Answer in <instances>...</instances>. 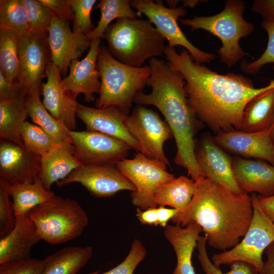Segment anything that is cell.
I'll return each instance as SVG.
<instances>
[{
	"label": "cell",
	"mask_w": 274,
	"mask_h": 274,
	"mask_svg": "<svg viewBox=\"0 0 274 274\" xmlns=\"http://www.w3.org/2000/svg\"><path fill=\"white\" fill-rule=\"evenodd\" d=\"M170 66L185 81L188 104L197 117L216 133L240 130L244 109L255 96L274 88L269 83L256 88L242 75H221L196 62L183 49L178 53L166 46L164 53Z\"/></svg>",
	"instance_id": "obj_1"
},
{
	"label": "cell",
	"mask_w": 274,
	"mask_h": 274,
	"mask_svg": "<svg viewBox=\"0 0 274 274\" xmlns=\"http://www.w3.org/2000/svg\"><path fill=\"white\" fill-rule=\"evenodd\" d=\"M196 190L187 208L171 221L186 227L196 224L214 249L225 251L241 241L252 219L251 196L236 194L207 177L195 181Z\"/></svg>",
	"instance_id": "obj_2"
},
{
	"label": "cell",
	"mask_w": 274,
	"mask_h": 274,
	"mask_svg": "<svg viewBox=\"0 0 274 274\" xmlns=\"http://www.w3.org/2000/svg\"><path fill=\"white\" fill-rule=\"evenodd\" d=\"M149 66L151 75L146 85L152 90L148 94L138 92L133 102L141 106L152 105L159 110L175 140V163L186 168L194 181L206 177L195 158L194 136L198 120L188 104L183 77L163 59L152 58Z\"/></svg>",
	"instance_id": "obj_3"
},
{
	"label": "cell",
	"mask_w": 274,
	"mask_h": 274,
	"mask_svg": "<svg viewBox=\"0 0 274 274\" xmlns=\"http://www.w3.org/2000/svg\"><path fill=\"white\" fill-rule=\"evenodd\" d=\"M104 38L115 59L135 67L149 58L161 56L166 47L164 38L148 19H118L108 27Z\"/></svg>",
	"instance_id": "obj_4"
},
{
	"label": "cell",
	"mask_w": 274,
	"mask_h": 274,
	"mask_svg": "<svg viewBox=\"0 0 274 274\" xmlns=\"http://www.w3.org/2000/svg\"><path fill=\"white\" fill-rule=\"evenodd\" d=\"M100 89L96 108H118L129 115L135 95L142 91L151 75L148 65L140 67L125 64L115 59L107 47L100 46L96 62Z\"/></svg>",
	"instance_id": "obj_5"
},
{
	"label": "cell",
	"mask_w": 274,
	"mask_h": 274,
	"mask_svg": "<svg viewBox=\"0 0 274 274\" xmlns=\"http://www.w3.org/2000/svg\"><path fill=\"white\" fill-rule=\"evenodd\" d=\"M220 13L211 16H195L179 20L181 24L190 27L191 31L203 29L219 38L222 46L217 51L221 61L231 68L246 55L239 45L241 38L254 31V25L243 17L245 2L242 0H226Z\"/></svg>",
	"instance_id": "obj_6"
},
{
	"label": "cell",
	"mask_w": 274,
	"mask_h": 274,
	"mask_svg": "<svg viewBox=\"0 0 274 274\" xmlns=\"http://www.w3.org/2000/svg\"><path fill=\"white\" fill-rule=\"evenodd\" d=\"M27 215L41 239L51 245L64 243L80 236L89 222L86 213L76 200L56 195Z\"/></svg>",
	"instance_id": "obj_7"
},
{
	"label": "cell",
	"mask_w": 274,
	"mask_h": 274,
	"mask_svg": "<svg viewBox=\"0 0 274 274\" xmlns=\"http://www.w3.org/2000/svg\"><path fill=\"white\" fill-rule=\"evenodd\" d=\"M251 197L253 214L250 226L235 247L213 254L212 261L217 267L239 261L252 265L258 273L263 267V253L274 242V222L262 211L257 195L252 193Z\"/></svg>",
	"instance_id": "obj_8"
},
{
	"label": "cell",
	"mask_w": 274,
	"mask_h": 274,
	"mask_svg": "<svg viewBox=\"0 0 274 274\" xmlns=\"http://www.w3.org/2000/svg\"><path fill=\"white\" fill-rule=\"evenodd\" d=\"M164 163L151 159L141 152L132 159H124L116 164L117 168L135 186L131 192V203L141 210L157 207L154 195L158 188L175 178L166 170Z\"/></svg>",
	"instance_id": "obj_9"
},
{
	"label": "cell",
	"mask_w": 274,
	"mask_h": 274,
	"mask_svg": "<svg viewBox=\"0 0 274 274\" xmlns=\"http://www.w3.org/2000/svg\"><path fill=\"white\" fill-rule=\"evenodd\" d=\"M130 4L131 8L137 10L138 16L143 14L154 24L159 33L167 40L168 46L184 47L200 63L210 62L215 59V54L206 52L193 45L180 28L178 20L187 13L183 6L170 9L164 6L162 1H157L156 3L151 0H131Z\"/></svg>",
	"instance_id": "obj_10"
},
{
	"label": "cell",
	"mask_w": 274,
	"mask_h": 274,
	"mask_svg": "<svg viewBox=\"0 0 274 274\" xmlns=\"http://www.w3.org/2000/svg\"><path fill=\"white\" fill-rule=\"evenodd\" d=\"M126 126L139 143L141 152L148 158L169 165L164 151V143L173 137L165 121L155 111L138 105L125 121Z\"/></svg>",
	"instance_id": "obj_11"
},
{
	"label": "cell",
	"mask_w": 274,
	"mask_h": 274,
	"mask_svg": "<svg viewBox=\"0 0 274 274\" xmlns=\"http://www.w3.org/2000/svg\"><path fill=\"white\" fill-rule=\"evenodd\" d=\"M47 37L30 31L20 37L18 80L26 96L35 93L42 94V80L46 77L47 65L52 62Z\"/></svg>",
	"instance_id": "obj_12"
},
{
	"label": "cell",
	"mask_w": 274,
	"mask_h": 274,
	"mask_svg": "<svg viewBox=\"0 0 274 274\" xmlns=\"http://www.w3.org/2000/svg\"><path fill=\"white\" fill-rule=\"evenodd\" d=\"M74 153L82 165H116L131 147L109 135L88 130H70Z\"/></svg>",
	"instance_id": "obj_13"
},
{
	"label": "cell",
	"mask_w": 274,
	"mask_h": 274,
	"mask_svg": "<svg viewBox=\"0 0 274 274\" xmlns=\"http://www.w3.org/2000/svg\"><path fill=\"white\" fill-rule=\"evenodd\" d=\"M73 183L81 184L98 198L111 197L122 190H135L134 185L116 165H82L56 185L62 187Z\"/></svg>",
	"instance_id": "obj_14"
},
{
	"label": "cell",
	"mask_w": 274,
	"mask_h": 274,
	"mask_svg": "<svg viewBox=\"0 0 274 274\" xmlns=\"http://www.w3.org/2000/svg\"><path fill=\"white\" fill-rule=\"evenodd\" d=\"M47 81L42 85V104L48 112L70 130H75L78 103L76 96L64 86L61 73L52 62L47 66Z\"/></svg>",
	"instance_id": "obj_15"
},
{
	"label": "cell",
	"mask_w": 274,
	"mask_h": 274,
	"mask_svg": "<svg viewBox=\"0 0 274 274\" xmlns=\"http://www.w3.org/2000/svg\"><path fill=\"white\" fill-rule=\"evenodd\" d=\"M41 159L23 145L1 139L0 179L9 185L31 183L39 176Z\"/></svg>",
	"instance_id": "obj_16"
},
{
	"label": "cell",
	"mask_w": 274,
	"mask_h": 274,
	"mask_svg": "<svg viewBox=\"0 0 274 274\" xmlns=\"http://www.w3.org/2000/svg\"><path fill=\"white\" fill-rule=\"evenodd\" d=\"M47 40L52 62L64 76L69 71L71 61L88 51L91 42L86 35L74 32L70 21H62L55 16L48 28Z\"/></svg>",
	"instance_id": "obj_17"
},
{
	"label": "cell",
	"mask_w": 274,
	"mask_h": 274,
	"mask_svg": "<svg viewBox=\"0 0 274 274\" xmlns=\"http://www.w3.org/2000/svg\"><path fill=\"white\" fill-rule=\"evenodd\" d=\"M195 154L197 163L207 178L236 194L244 193L235 179L232 160L215 143L213 136H202L195 143Z\"/></svg>",
	"instance_id": "obj_18"
},
{
	"label": "cell",
	"mask_w": 274,
	"mask_h": 274,
	"mask_svg": "<svg viewBox=\"0 0 274 274\" xmlns=\"http://www.w3.org/2000/svg\"><path fill=\"white\" fill-rule=\"evenodd\" d=\"M77 117L85 125L86 130L104 133L118 139L141 152V147L128 130L125 121L128 117L118 108L110 106L92 108L78 104Z\"/></svg>",
	"instance_id": "obj_19"
},
{
	"label": "cell",
	"mask_w": 274,
	"mask_h": 274,
	"mask_svg": "<svg viewBox=\"0 0 274 274\" xmlns=\"http://www.w3.org/2000/svg\"><path fill=\"white\" fill-rule=\"evenodd\" d=\"M213 138L224 150L245 158L262 160L274 165V145L270 129L257 132L234 130L217 133Z\"/></svg>",
	"instance_id": "obj_20"
},
{
	"label": "cell",
	"mask_w": 274,
	"mask_h": 274,
	"mask_svg": "<svg viewBox=\"0 0 274 274\" xmlns=\"http://www.w3.org/2000/svg\"><path fill=\"white\" fill-rule=\"evenodd\" d=\"M100 47V39L91 41L86 56L81 60H73L69 67L68 75L62 79L65 88L76 97L79 94H83L86 102L94 100V93L99 94L100 91V74L96 68Z\"/></svg>",
	"instance_id": "obj_21"
},
{
	"label": "cell",
	"mask_w": 274,
	"mask_h": 274,
	"mask_svg": "<svg viewBox=\"0 0 274 274\" xmlns=\"http://www.w3.org/2000/svg\"><path fill=\"white\" fill-rule=\"evenodd\" d=\"M232 169L236 182L245 193L274 195V165L262 160L234 157Z\"/></svg>",
	"instance_id": "obj_22"
},
{
	"label": "cell",
	"mask_w": 274,
	"mask_h": 274,
	"mask_svg": "<svg viewBox=\"0 0 274 274\" xmlns=\"http://www.w3.org/2000/svg\"><path fill=\"white\" fill-rule=\"evenodd\" d=\"M15 217L14 228L0 239V264L30 258L32 247L41 240L27 214Z\"/></svg>",
	"instance_id": "obj_23"
},
{
	"label": "cell",
	"mask_w": 274,
	"mask_h": 274,
	"mask_svg": "<svg viewBox=\"0 0 274 274\" xmlns=\"http://www.w3.org/2000/svg\"><path fill=\"white\" fill-rule=\"evenodd\" d=\"M81 165L75 155L72 143H61L41 157L38 177L44 187L51 191L54 183L64 179Z\"/></svg>",
	"instance_id": "obj_24"
},
{
	"label": "cell",
	"mask_w": 274,
	"mask_h": 274,
	"mask_svg": "<svg viewBox=\"0 0 274 274\" xmlns=\"http://www.w3.org/2000/svg\"><path fill=\"white\" fill-rule=\"evenodd\" d=\"M202 231L196 224L186 227L169 225L164 230V235L172 246L177 258L173 274H196L192 263V256Z\"/></svg>",
	"instance_id": "obj_25"
},
{
	"label": "cell",
	"mask_w": 274,
	"mask_h": 274,
	"mask_svg": "<svg viewBox=\"0 0 274 274\" xmlns=\"http://www.w3.org/2000/svg\"><path fill=\"white\" fill-rule=\"evenodd\" d=\"M274 119V88L259 94L247 104L240 130L257 132L270 129Z\"/></svg>",
	"instance_id": "obj_26"
},
{
	"label": "cell",
	"mask_w": 274,
	"mask_h": 274,
	"mask_svg": "<svg viewBox=\"0 0 274 274\" xmlns=\"http://www.w3.org/2000/svg\"><path fill=\"white\" fill-rule=\"evenodd\" d=\"M26 95L0 99V137L23 145L21 129L28 117Z\"/></svg>",
	"instance_id": "obj_27"
},
{
	"label": "cell",
	"mask_w": 274,
	"mask_h": 274,
	"mask_svg": "<svg viewBox=\"0 0 274 274\" xmlns=\"http://www.w3.org/2000/svg\"><path fill=\"white\" fill-rule=\"evenodd\" d=\"M91 246H69L44 259L42 274H77L92 256Z\"/></svg>",
	"instance_id": "obj_28"
},
{
	"label": "cell",
	"mask_w": 274,
	"mask_h": 274,
	"mask_svg": "<svg viewBox=\"0 0 274 274\" xmlns=\"http://www.w3.org/2000/svg\"><path fill=\"white\" fill-rule=\"evenodd\" d=\"M196 190V182L181 176L161 185L154 197L157 207L169 206L181 213L189 205Z\"/></svg>",
	"instance_id": "obj_29"
},
{
	"label": "cell",
	"mask_w": 274,
	"mask_h": 274,
	"mask_svg": "<svg viewBox=\"0 0 274 274\" xmlns=\"http://www.w3.org/2000/svg\"><path fill=\"white\" fill-rule=\"evenodd\" d=\"M8 191L13 199L15 217L27 214L32 209L52 199L56 195L47 190L38 177L31 183L9 185Z\"/></svg>",
	"instance_id": "obj_30"
},
{
	"label": "cell",
	"mask_w": 274,
	"mask_h": 274,
	"mask_svg": "<svg viewBox=\"0 0 274 274\" xmlns=\"http://www.w3.org/2000/svg\"><path fill=\"white\" fill-rule=\"evenodd\" d=\"M40 94L27 95L25 106L28 114L34 124L51 135L58 143L72 142L70 130L53 117L44 107Z\"/></svg>",
	"instance_id": "obj_31"
},
{
	"label": "cell",
	"mask_w": 274,
	"mask_h": 274,
	"mask_svg": "<svg viewBox=\"0 0 274 274\" xmlns=\"http://www.w3.org/2000/svg\"><path fill=\"white\" fill-rule=\"evenodd\" d=\"M95 8L100 10V17L97 26L87 35L90 41L104 38L106 30L114 19L138 16L137 12L131 8L129 0H100Z\"/></svg>",
	"instance_id": "obj_32"
},
{
	"label": "cell",
	"mask_w": 274,
	"mask_h": 274,
	"mask_svg": "<svg viewBox=\"0 0 274 274\" xmlns=\"http://www.w3.org/2000/svg\"><path fill=\"white\" fill-rule=\"evenodd\" d=\"M19 36L14 31L0 29V71L9 80L19 84Z\"/></svg>",
	"instance_id": "obj_33"
},
{
	"label": "cell",
	"mask_w": 274,
	"mask_h": 274,
	"mask_svg": "<svg viewBox=\"0 0 274 274\" xmlns=\"http://www.w3.org/2000/svg\"><path fill=\"white\" fill-rule=\"evenodd\" d=\"M0 29L21 37L29 32L27 13L23 0L0 1Z\"/></svg>",
	"instance_id": "obj_34"
},
{
	"label": "cell",
	"mask_w": 274,
	"mask_h": 274,
	"mask_svg": "<svg viewBox=\"0 0 274 274\" xmlns=\"http://www.w3.org/2000/svg\"><path fill=\"white\" fill-rule=\"evenodd\" d=\"M20 133L24 147L41 157L59 144L40 127L27 121L23 124Z\"/></svg>",
	"instance_id": "obj_35"
},
{
	"label": "cell",
	"mask_w": 274,
	"mask_h": 274,
	"mask_svg": "<svg viewBox=\"0 0 274 274\" xmlns=\"http://www.w3.org/2000/svg\"><path fill=\"white\" fill-rule=\"evenodd\" d=\"M207 236H200L197 243V257L205 274H259L252 265L244 262H235L230 265V269L223 272L211 261L207 252Z\"/></svg>",
	"instance_id": "obj_36"
},
{
	"label": "cell",
	"mask_w": 274,
	"mask_h": 274,
	"mask_svg": "<svg viewBox=\"0 0 274 274\" xmlns=\"http://www.w3.org/2000/svg\"><path fill=\"white\" fill-rule=\"evenodd\" d=\"M27 13L29 31L48 36V28L55 17L53 12L38 0H23Z\"/></svg>",
	"instance_id": "obj_37"
},
{
	"label": "cell",
	"mask_w": 274,
	"mask_h": 274,
	"mask_svg": "<svg viewBox=\"0 0 274 274\" xmlns=\"http://www.w3.org/2000/svg\"><path fill=\"white\" fill-rule=\"evenodd\" d=\"M74 14L73 31L88 35L95 28L90 18L96 0H68Z\"/></svg>",
	"instance_id": "obj_38"
},
{
	"label": "cell",
	"mask_w": 274,
	"mask_h": 274,
	"mask_svg": "<svg viewBox=\"0 0 274 274\" xmlns=\"http://www.w3.org/2000/svg\"><path fill=\"white\" fill-rule=\"evenodd\" d=\"M261 26L268 36L267 46L263 53L256 60L251 62L242 61L241 70L246 74L255 75L264 65L274 63V21L263 20Z\"/></svg>",
	"instance_id": "obj_39"
},
{
	"label": "cell",
	"mask_w": 274,
	"mask_h": 274,
	"mask_svg": "<svg viewBox=\"0 0 274 274\" xmlns=\"http://www.w3.org/2000/svg\"><path fill=\"white\" fill-rule=\"evenodd\" d=\"M147 255L146 248L142 242L134 239L129 253L124 260L116 267L106 271H94L88 274H133L138 265Z\"/></svg>",
	"instance_id": "obj_40"
},
{
	"label": "cell",
	"mask_w": 274,
	"mask_h": 274,
	"mask_svg": "<svg viewBox=\"0 0 274 274\" xmlns=\"http://www.w3.org/2000/svg\"><path fill=\"white\" fill-rule=\"evenodd\" d=\"M9 185L0 179V236L3 237L14 228L16 217L10 201Z\"/></svg>",
	"instance_id": "obj_41"
},
{
	"label": "cell",
	"mask_w": 274,
	"mask_h": 274,
	"mask_svg": "<svg viewBox=\"0 0 274 274\" xmlns=\"http://www.w3.org/2000/svg\"><path fill=\"white\" fill-rule=\"evenodd\" d=\"M44 259L29 258L0 264V274H42Z\"/></svg>",
	"instance_id": "obj_42"
},
{
	"label": "cell",
	"mask_w": 274,
	"mask_h": 274,
	"mask_svg": "<svg viewBox=\"0 0 274 274\" xmlns=\"http://www.w3.org/2000/svg\"><path fill=\"white\" fill-rule=\"evenodd\" d=\"M49 9L55 17L63 21H73L74 14L68 0H38Z\"/></svg>",
	"instance_id": "obj_43"
},
{
	"label": "cell",
	"mask_w": 274,
	"mask_h": 274,
	"mask_svg": "<svg viewBox=\"0 0 274 274\" xmlns=\"http://www.w3.org/2000/svg\"><path fill=\"white\" fill-rule=\"evenodd\" d=\"M22 94H25L21 86L9 80L0 71V99L8 98Z\"/></svg>",
	"instance_id": "obj_44"
},
{
	"label": "cell",
	"mask_w": 274,
	"mask_h": 274,
	"mask_svg": "<svg viewBox=\"0 0 274 274\" xmlns=\"http://www.w3.org/2000/svg\"><path fill=\"white\" fill-rule=\"evenodd\" d=\"M251 10L264 20L274 21V0H255Z\"/></svg>",
	"instance_id": "obj_45"
},
{
	"label": "cell",
	"mask_w": 274,
	"mask_h": 274,
	"mask_svg": "<svg viewBox=\"0 0 274 274\" xmlns=\"http://www.w3.org/2000/svg\"><path fill=\"white\" fill-rule=\"evenodd\" d=\"M136 216L139 221L143 224L157 226V207L150 208L146 210L136 209Z\"/></svg>",
	"instance_id": "obj_46"
},
{
	"label": "cell",
	"mask_w": 274,
	"mask_h": 274,
	"mask_svg": "<svg viewBox=\"0 0 274 274\" xmlns=\"http://www.w3.org/2000/svg\"><path fill=\"white\" fill-rule=\"evenodd\" d=\"M178 213L173 208H167L164 206L157 207V217L158 225L165 227L169 220H172Z\"/></svg>",
	"instance_id": "obj_47"
},
{
	"label": "cell",
	"mask_w": 274,
	"mask_h": 274,
	"mask_svg": "<svg viewBox=\"0 0 274 274\" xmlns=\"http://www.w3.org/2000/svg\"><path fill=\"white\" fill-rule=\"evenodd\" d=\"M257 196L262 211L274 222V195L268 197L257 195Z\"/></svg>",
	"instance_id": "obj_48"
},
{
	"label": "cell",
	"mask_w": 274,
	"mask_h": 274,
	"mask_svg": "<svg viewBox=\"0 0 274 274\" xmlns=\"http://www.w3.org/2000/svg\"><path fill=\"white\" fill-rule=\"evenodd\" d=\"M267 259L259 274H274V242L266 249Z\"/></svg>",
	"instance_id": "obj_49"
},
{
	"label": "cell",
	"mask_w": 274,
	"mask_h": 274,
	"mask_svg": "<svg viewBox=\"0 0 274 274\" xmlns=\"http://www.w3.org/2000/svg\"><path fill=\"white\" fill-rule=\"evenodd\" d=\"M183 2V7L184 8L186 7H189L190 8H194L196 5H197L199 1L197 0H184L182 1Z\"/></svg>",
	"instance_id": "obj_50"
},
{
	"label": "cell",
	"mask_w": 274,
	"mask_h": 274,
	"mask_svg": "<svg viewBox=\"0 0 274 274\" xmlns=\"http://www.w3.org/2000/svg\"><path fill=\"white\" fill-rule=\"evenodd\" d=\"M166 4H167L169 8L170 9H175L177 8V6L179 3V1L177 0H166L165 1Z\"/></svg>",
	"instance_id": "obj_51"
},
{
	"label": "cell",
	"mask_w": 274,
	"mask_h": 274,
	"mask_svg": "<svg viewBox=\"0 0 274 274\" xmlns=\"http://www.w3.org/2000/svg\"><path fill=\"white\" fill-rule=\"evenodd\" d=\"M270 134L271 141L274 145V119L272 123V125L270 128Z\"/></svg>",
	"instance_id": "obj_52"
}]
</instances>
